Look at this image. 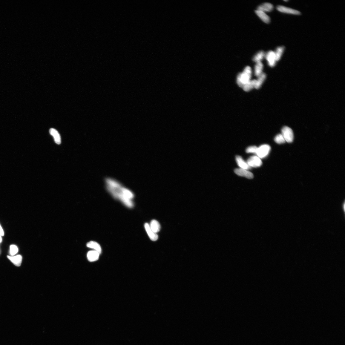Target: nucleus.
Wrapping results in <instances>:
<instances>
[{"label":"nucleus","instance_id":"obj_3","mask_svg":"<svg viewBox=\"0 0 345 345\" xmlns=\"http://www.w3.org/2000/svg\"><path fill=\"white\" fill-rule=\"evenodd\" d=\"M286 142L288 143L292 142L294 139V134L292 129L287 126H284L282 129V134Z\"/></svg>","mask_w":345,"mask_h":345},{"label":"nucleus","instance_id":"obj_14","mask_svg":"<svg viewBox=\"0 0 345 345\" xmlns=\"http://www.w3.org/2000/svg\"><path fill=\"white\" fill-rule=\"evenodd\" d=\"M7 257L16 266H19L21 265L22 261V257L21 255H19L16 256H7Z\"/></svg>","mask_w":345,"mask_h":345},{"label":"nucleus","instance_id":"obj_12","mask_svg":"<svg viewBox=\"0 0 345 345\" xmlns=\"http://www.w3.org/2000/svg\"><path fill=\"white\" fill-rule=\"evenodd\" d=\"M100 254L98 252L95 251H91L87 253V259L90 262H94L98 260Z\"/></svg>","mask_w":345,"mask_h":345},{"label":"nucleus","instance_id":"obj_5","mask_svg":"<svg viewBox=\"0 0 345 345\" xmlns=\"http://www.w3.org/2000/svg\"><path fill=\"white\" fill-rule=\"evenodd\" d=\"M247 163L250 167L254 168L260 167L263 163L260 158L256 156H252L249 158Z\"/></svg>","mask_w":345,"mask_h":345},{"label":"nucleus","instance_id":"obj_25","mask_svg":"<svg viewBox=\"0 0 345 345\" xmlns=\"http://www.w3.org/2000/svg\"><path fill=\"white\" fill-rule=\"evenodd\" d=\"M257 148L256 146H251L248 147L246 150V152L247 153L256 154Z\"/></svg>","mask_w":345,"mask_h":345},{"label":"nucleus","instance_id":"obj_17","mask_svg":"<svg viewBox=\"0 0 345 345\" xmlns=\"http://www.w3.org/2000/svg\"><path fill=\"white\" fill-rule=\"evenodd\" d=\"M266 78V75L265 73H263L258 77V79H256V82L254 88L256 89H259L262 85L263 84Z\"/></svg>","mask_w":345,"mask_h":345},{"label":"nucleus","instance_id":"obj_18","mask_svg":"<svg viewBox=\"0 0 345 345\" xmlns=\"http://www.w3.org/2000/svg\"><path fill=\"white\" fill-rule=\"evenodd\" d=\"M149 226L152 231L156 233H157L160 231V224L157 220H152Z\"/></svg>","mask_w":345,"mask_h":345},{"label":"nucleus","instance_id":"obj_19","mask_svg":"<svg viewBox=\"0 0 345 345\" xmlns=\"http://www.w3.org/2000/svg\"><path fill=\"white\" fill-rule=\"evenodd\" d=\"M263 65L261 62L256 63L254 67V74L258 77L263 73Z\"/></svg>","mask_w":345,"mask_h":345},{"label":"nucleus","instance_id":"obj_4","mask_svg":"<svg viewBox=\"0 0 345 345\" xmlns=\"http://www.w3.org/2000/svg\"><path fill=\"white\" fill-rule=\"evenodd\" d=\"M271 150V147L268 145H264L257 148L256 154L257 157L263 158L267 156Z\"/></svg>","mask_w":345,"mask_h":345},{"label":"nucleus","instance_id":"obj_13","mask_svg":"<svg viewBox=\"0 0 345 345\" xmlns=\"http://www.w3.org/2000/svg\"><path fill=\"white\" fill-rule=\"evenodd\" d=\"M236 160L238 166L241 168L247 170L251 168L247 163L243 160L240 156H237L236 157Z\"/></svg>","mask_w":345,"mask_h":345},{"label":"nucleus","instance_id":"obj_23","mask_svg":"<svg viewBox=\"0 0 345 345\" xmlns=\"http://www.w3.org/2000/svg\"><path fill=\"white\" fill-rule=\"evenodd\" d=\"M274 140L276 143L279 144L284 143L286 142L281 134H279L276 136Z\"/></svg>","mask_w":345,"mask_h":345},{"label":"nucleus","instance_id":"obj_1","mask_svg":"<svg viewBox=\"0 0 345 345\" xmlns=\"http://www.w3.org/2000/svg\"><path fill=\"white\" fill-rule=\"evenodd\" d=\"M105 183L108 191L115 198L121 200L128 208H133L134 204L132 200L134 197V195L131 190L111 178L106 179Z\"/></svg>","mask_w":345,"mask_h":345},{"label":"nucleus","instance_id":"obj_16","mask_svg":"<svg viewBox=\"0 0 345 345\" xmlns=\"http://www.w3.org/2000/svg\"><path fill=\"white\" fill-rule=\"evenodd\" d=\"M255 13L266 24H269L270 22V18L265 12L257 10L255 11Z\"/></svg>","mask_w":345,"mask_h":345},{"label":"nucleus","instance_id":"obj_10","mask_svg":"<svg viewBox=\"0 0 345 345\" xmlns=\"http://www.w3.org/2000/svg\"><path fill=\"white\" fill-rule=\"evenodd\" d=\"M274 7L273 4L269 3H265L260 5L257 8V10L264 12H269L272 11Z\"/></svg>","mask_w":345,"mask_h":345},{"label":"nucleus","instance_id":"obj_26","mask_svg":"<svg viewBox=\"0 0 345 345\" xmlns=\"http://www.w3.org/2000/svg\"><path fill=\"white\" fill-rule=\"evenodd\" d=\"M4 235V231L3 230L1 227V225H0V235L1 236H3Z\"/></svg>","mask_w":345,"mask_h":345},{"label":"nucleus","instance_id":"obj_15","mask_svg":"<svg viewBox=\"0 0 345 345\" xmlns=\"http://www.w3.org/2000/svg\"><path fill=\"white\" fill-rule=\"evenodd\" d=\"M87 246L89 248H92L96 252H98L100 254L102 252V248L99 244L98 243L94 241H91L87 243Z\"/></svg>","mask_w":345,"mask_h":345},{"label":"nucleus","instance_id":"obj_20","mask_svg":"<svg viewBox=\"0 0 345 345\" xmlns=\"http://www.w3.org/2000/svg\"><path fill=\"white\" fill-rule=\"evenodd\" d=\"M265 53L264 51L261 50L255 54L253 58V60L256 63L261 62L265 57Z\"/></svg>","mask_w":345,"mask_h":345},{"label":"nucleus","instance_id":"obj_22","mask_svg":"<svg viewBox=\"0 0 345 345\" xmlns=\"http://www.w3.org/2000/svg\"><path fill=\"white\" fill-rule=\"evenodd\" d=\"M284 49L283 47H278L275 52L276 61H278L281 58Z\"/></svg>","mask_w":345,"mask_h":345},{"label":"nucleus","instance_id":"obj_2","mask_svg":"<svg viewBox=\"0 0 345 345\" xmlns=\"http://www.w3.org/2000/svg\"><path fill=\"white\" fill-rule=\"evenodd\" d=\"M252 70L249 66L246 67L242 72L239 73L238 75L237 82L238 85L241 87L246 84L251 80L252 76Z\"/></svg>","mask_w":345,"mask_h":345},{"label":"nucleus","instance_id":"obj_21","mask_svg":"<svg viewBox=\"0 0 345 345\" xmlns=\"http://www.w3.org/2000/svg\"><path fill=\"white\" fill-rule=\"evenodd\" d=\"M256 79L251 80L242 87L245 91H249L254 87Z\"/></svg>","mask_w":345,"mask_h":345},{"label":"nucleus","instance_id":"obj_24","mask_svg":"<svg viewBox=\"0 0 345 345\" xmlns=\"http://www.w3.org/2000/svg\"><path fill=\"white\" fill-rule=\"evenodd\" d=\"M18 249L17 246L15 245H12L10 246V253L11 256H13L17 254Z\"/></svg>","mask_w":345,"mask_h":345},{"label":"nucleus","instance_id":"obj_7","mask_svg":"<svg viewBox=\"0 0 345 345\" xmlns=\"http://www.w3.org/2000/svg\"><path fill=\"white\" fill-rule=\"evenodd\" d=\"M234 172L239 176L245 177L250 179L254 178L253 174L246 169L241 168H237L234 170Z\"/></svg>","mask_w":345,"mask_h":345},{"label":"nucleus","instance_id":"obj_6","mask_svg":"<svg viewBox=\"0 0 345 345\" xmlns=\"http://www.w3.org/2000/svg\"><path fill=\"white\" fill-rule=\"evenodd\" d=\"M265 58L270 67H273L275 66L277 61L274 52L272 50L269 51L265 54Z\"/></svg>","mask_w":345,"mask_h":345},{"label":"nucleus","instance_id":"obj_11","mask_svg":"<svg viewBox=\"0 0 345 345\" xmlns=\"http://www.w3.org/2000/svg\"><path fill=\"white\" fill-rule=\"evenodd\" d=\"M49 132L50 134L53 137L56 143L58 145L60 144L61 143V137L58 131L54 128H51Z\"/></svg>","mask_w":345,"mask_h":345},{"label":"nucleus","instance_id":"obj_8","mask_svg":"<svg viewBox=\"0 0 345 345\" xmlns=\"http://www.w3.org/2000/svg\"><path fill=\"white\" fill-rule=\"evenodd\" d=\"M277 10L279 12L295 15H300V13L296 10L282 6H279L277 7Z\"/></svg>","mask_w":345,"mask_h":345},{"label":"nucleus","instance_id":"obj_27","mask_svg":"<svg viewBox=\"0 0 345 345\" xmlns=\"http://www.w3.org/2000/svg\"><path fill=\"white\" fill-rule=\"evenodd\" d=\"M2 241V236L0 235V243H1Z\"/></svg>","mask_w":345,"mask_h":345},{"label":"nucleus","instance_id":"obj_9","mask_svg":"<svg viewBox=\"0 0 345 345\" xmlns=\"http://www.w3.org/2000/svg\"><path fill=\"white\" fill-rule=\"evenodd\" d=\"M145 231L148 234L150 240L153 241H156L158 238V236L157 233L154 232L150 228L149 224L147 223H145L144 225Z\"/></svg>","mask_w":345,"mask_h":345}]
</instances>
